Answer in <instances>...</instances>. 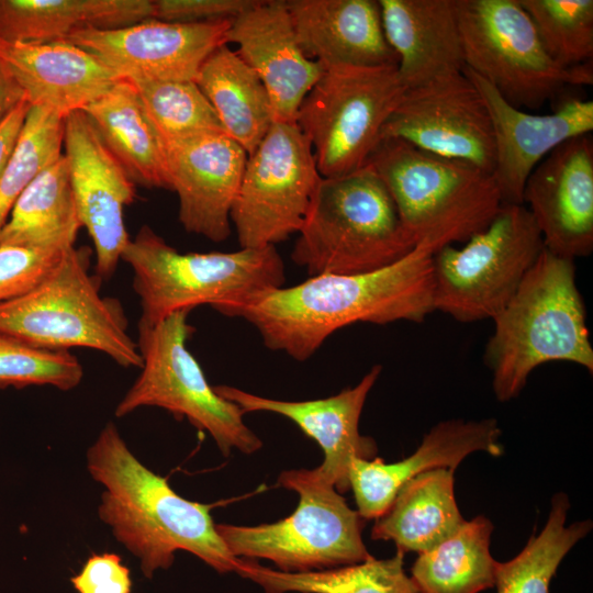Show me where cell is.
Instances as JSON below:
<instances>
[{"mask_svg": "<svg viewBox=\"0 0 593 593\" xmlns=\"http://www.w3.org/2000/svg\"><path fill=\"white\" fill-rule=\"evenodd\" d=\"M256 0H153V19L176 23L232 20Z\"/></svg>", "mask_w": 593, "mask_h": 593, "instance_id": "39", "label": "cell"}, {"mask_svg": "<svg viewBox=\"0 0 593 593\" xmlns=\"http://www.w3.org/2000/svg\"><path fill=\"white\" fill-rule=\"evenodd\" d=\"M321 176L295 122H275L247 157L231 212L240 248L276 246L304 224Z\"/></svg>", "mask_w": 593, "mask_h": 593, "instance_id": "13", "label": "cell"}, {"mask_svg": "<svg viewBox=\"0 0 593 593\" xmlns=\"http://www.w3.org/2000/svg\"><path fill=\"white\" fill-rule=\"evenodd\" d=\"M90 256L88 247L67 248L38 284L1 303L0 333L48 350L94 349L122 367L141 368L124 311L116 299L100 294Z\"/></svg>", "mask_w": 593, "mask_h": 593, "instance_id": "7", "label": "cell"}, {"mask_svg": "<svg viewBox=\"0 0 593 593\" xmlns=\"http://www.w3.org/2000/svg\"><path fill=\"white\" fill-rule=\"evenodd\" d=\"M83 112L135 184L170 190L165 145L130 80L120 79Z\"/></svg>", "mask_w": 593, "mask_h": 593, "instance_id": "28", "label": "cell"}, {"mask_svg": "<svg viewBox=\"0 0 593 593\" xmlns=\"http://www.w3.org/2000/svg\"><path fill=\"white\" fill-rule=\"evenodd\" d=\"M545 249L524 204H502L489 225L461 248L433 256L434 306L458 322L493 320Z\"/></svg>", "mask_w": 593, "mask_h": 593, "instance_id": "11", "label": "cell"}, {"mask_svg": "<svg viewBox=\"0 0 593 593\" xmlns=\"http://www.w3.org/2000/svg\"><path fill=\"white\" fill-rule=\"evenodd\" d=\"M188 314L175 312L153 326L138 328L142 371L118 404L115 416L142 406L161 407L209 433L224 456L233 448L253 454L262 441L244 423L245 413L215 392L187 347L193 332Z\"/></svg>", "mask_w": 593, "mask_h": 593, "instance_id": "9", "label": "cell"}, {"mask_svg": "<svg viewBox=\"0 0 593 593\" xmlns=\"http://www.w3.org/2000/svg\"><path fill=\"white\" fill-rule=\"evenodd\" d=\"M22 99L21 89L0 64V122Z\"/></svg>", "mask_w": 593, "mask_h": 593, "instance_id": "42", "label": "cell"}, {"mask_svg": "<svg viewBox=\"0 0 593 593\" xmlns=\"http://www.w3.org/2000/svg\"><path fill=\"white\" fill-rule=\"evenodd\" d=\"M0 64L31 107L65 119L83 111L122 79L97 56L66 40L0 41Z\"/></svg>", "mask_w": 593, "mask_h": 593, "instance_id": "23", "label": "cell"}, {"mask_svg": "<svg viewBox=\"0 0 593 593\" xmlns=\"http://www.w3.org/2000/svg\"><path fill=\"white\" fill-rule=\"evenodd\" d=\"M502 430L495 418L480 421L448 419L436 424L424 436L416 451L407 458L385 463L355 458L348 471L357 512L366 519L379 518L391 505L399 490L416 475L436 468L456 470L470 454H503Z\"/></svg>", "mask_w": 593, "mask_h": 593, "instance_id": "22", "label": "cell"}, {"mask_svg": "<svg viewBox=\"0 0 593 593\" xmlns=\"http://www.w3.org/2000/svg\"><path fill=\"white\" fill-rule=\"evenodd\" d=\"M127 80L134 85L164 145L204 133L224 132L195 81Z\"/></svg>", "mask_w": 593, "mask_h": 593, "instance_id": "34", "label": "cell"}, {"mask_svg": "<svg viewBox=\"0 0 593 593\" xmlns=\"http://www.w3.org/2000/svg\"><path fill=\"white\" fill-rule=\"evenodd\" d=\"M465 67L518 109L541 108L566 86L593 83L592 63L558 65L519 0H457Z\"/></svg>", "mask_w": 593, "mask_h": 593, "instance_id": "10", "label": "cell"}, {"mask_svg": "<svg viewBox=\"0 0 593 593\" xmlns=\"http://www.w3.org/2000/svg\"><path fill=\"white\" fill-rule=\"evenodd\" d=\"M82 377L83 368L70 351L43 349L0 333V389L51 385L68 391Z\"/></svg>", "mask_w": 593, "mask_h": 593, "instance_id": "37", "label": "cell"}, {"mask_svg": "<svg viewBox=\"0 0 593 593\" xmlns=\"http://www.w3.org/2000/svg\"><path fill=\"white\" fill-rule=\"evenodd\" d=\"M70 582L78 593H132L131 571L113 552L92 553Z\"/></svg>", "mask_w": 593, "mask_h": 593, "instance_id": "40", "label": "cell"}, {"mask_svg": "<svg viewBox=\"0 0 593 593\" xmlns=\"http://www.w3.org/2000/svg\"><path fill=\"white\" fill-rule=\"evenodd\" d=\"M366 165L383 182L415 244L426 242L436 251L484 230L502 205L491 175L401 138L380 139Z\"/></svg>", "mask_w": 593, "mask_h": 593, "instance_id": "5", "label": "cell"}, {"mask_svg": "<svg viewBox=\"0 0 593 593\" xmlns=\"http://www.w3.org/2000/svg\"><path fill=\"white\" fill-rule=\"evenodd\" d=\"M548 55L561 67L592 63V0H519Z\"/></svg>", "mask_w": 593, "mask_h": 593, "instance_id": "36", "label": "cell"}, {"mask_svg": "<svg viewBox=\"0 0 593 593\" xmlns=\"http://www.w3.org/2000/svg\"><path fill=\"white\" fill-rule=\"evenodd\" d=\"M405 89L396 65L324 69L294 121L310 141L323 178L366 165Z\"/></svg>", "mask_w": 593, "mask_h": 593, "instance_id": "12", "label": "cell"}, {"mask_svg": "<svg viewBox=\"0 0 593 593\" xmlns=\"http://www.w3.org/2000/svg\"><path fill=\"white\" fill-rule=\"evenodd\" d=\"M67 249V248H66ZM66 249L0 246V304L38 284Z\"/></svg>", "mask_w": 593, "mask_h": 593, "instance_id": "38", "label": "cell"}, {"mask_svg": "<svg viewBox=\"0 0 593 593\" xmlns=\"http://www.w3.org/2000/svg\"><path fill=\"white\" fill-rule=\"evenodd\" d=\"M374 365L353 388L336 395L309 401H282L259 396L230 385H215V392L237 404L244 413L271 412L291 419L324 452L315 470L339 493L349 488L348 471L353 459L376 458L377 444L359 433V419L367 396L381 373Z\"/></svg>", "mask_w": 593, "mask_h": 593, "instance_id": "20", "label": "cell"}, {"mask_svg": "<svg viewBox=\"0 0 593 593\" xmlns=\"http://www.w3.org/2000/svg\"><path fill=\"white\" fill-rule=\"evenodd\" d=\"M382 138H401L428 153L469 163L491 176L494 170V135L488 108L463 71L406 88L381 130Z\"/></svg>", "mask_w": 593, "mask_h": 593, "instance_id": "14", "label": "cell"}, {"mask_svg": "<svg viewBox=\"0 0 593 593\" xmlns=\"http://www.w3.org/2000/svg\"><path fill=\"white\" fill-rule=\"evenodd\" d=\"M569 507L564 493L552 497L542 530L530 536L516 557L497 563L494 586L497 593H549L550 582L563 558L592 529L589 519L566 526Z\"/></svg>", "mask_w": 593, "mask_h": 593, "instance_id": "33", "label": "cell"}, {"mask_svg": "<svg viewBox=\"0 0 593 593\" xmlns=\"http://www.w3.org/2000/svg\"><path fill=\"white\" fill-rule=\"evenodd\" d=\"M165 149L181 225L212 242L225 240L232 232L231 212L248 154L224 132L176 141Z\"/></svg>", "mask_w": 593, "mask_h": 593, "instance_id": "19", "label": "cell"}, {"mask_svg": "<svg viewBox=\"0 0 593 593\" xmlns=\"http://www.w3.org/2000/svg\"><path fill=\"white\" fill-rule=\"evenodd\" d=\"M550 253L575 259L593 250V141L575 136L556 147L532 171L523 192Z\"/></svg>", "mask_w": 593, "mask_h": 593, "instance_id": "17", "label": "cell"}, {"mask_svg": "<svg viewBox=\"0 0 593 593\" xmlns=\"http://www.w3.org/2000/svg\"><path fill=\"white\" fill-rule=\"evenodd\" d=\"M65 118L31 107L0 175V231L26 187L63 154Z\"/></svg>", "mask_w": 593, "mask_h": 593, "instance_id": "35", "label": "cell"}, {"mask_svg": "<svg viewBox=\"0 0 593 593\" xmlns=\"http://www.w3.org/2000/svg\"><path fill=\"white\" fill-rule=\"evenodd\" d=\"M405 88L465 68L457 0H378Z\"/></svg>", "mask_w": 593, "mask_h": 593, "instance_id": "25", "label": "cell"}, {"mask_svg": "<svg viewBox=\"0 0 593 593\" xmlns=\"http://www.w3.org/2000/svg\"><path fill=\"white\" fill-rule=\"evenodd\" d=\"M493 322L483 359L497 401L518 396L532 371L546 362H573L593 372V347L573 259L545 248Z\"/></svg>", "mask_w": 593, "mask_h": 593, "instance_id": "3", "label": "cell"}, {"mask_svg": "<svg viewBox=\"0 0 593 593\" xmlns=\"http://www.w3.org/2000/svg\"><path fill=\"white\" fill-rule=\"evenodd\" d=\"M139 298L138 328L179 311L210 305L219 313L256 294L283 287L284 265L276 246L231 253H180L143 225L122 257Z\"/></svg>", "mask_w": 593, "mask_h": 593, "instance_id": "4", "label": "cell"}, {"mask_svg": "<svg viewBox=\"0 0 593 593\" xmlns=\"http://www.w3.org/2000/svg\"><path fill=\"white\" fill-rule=\"evenodd\" d=\"M454 473L436 468L407 481L376 519L371 538L393 541L403 555H419L454 535L466 522L455 499Z\"/></svg>", "mask_w": 593, "mask_h": 593, "instance_id": "27", "label": "cell"}, {"mask_svg": "<svg viewBox=\"0 0 593 593\" xmlns=\"http://www.w3.org/2000/svg\"><path fill=\"white\" fill-rule=\"evenodd\" d=\"M278 482L300 496L291 515L258 526L216 525L234 557L268 559L283 572L337 568L371 557L361 536L365 519L315 468L283 471Z\"/></svg>", "mask_w": 593, "mask_h": 593, "instance_id": "8", "label": "cell"}, {"mask_svg": "<svg viewBox=\"0 0 593 593\" xmlns=\"http://www.w3.org/2000/svg\"><path fill=\"white\" fill-rule=\"evenodd\" d=\"M287 4L299 45L324 69L398 65L377 0H289Z\"/></svg>", "mask_w": 593, "mask_h": 593, "instance_id": "24", "label": "cell"}, {"mask_svg": "<svg viewBox=\"0 0 593 593\" xmlns=\"http://www.w3.org/2000/svg\"><path fill=\"white\" fill-rule=\"evenodd\" d=\"M64 146L78 216L94 245L97 277L109 279L130 242L123 210L135 200V183L83 111L66 116Z\"/></svg>", "mask_w": 593, "mask_h": 593, "instance_id": "16", "label": "cell"}, {"mask_svg": "<svg viewBox=\"0 0 593 593\" xmlns=\"http://www.w3.org/2000/svg\"><path fill=\"white\" fill-rule=\"evenodd\" d=\"M298 234L291 258L311 277L378 270L416 246L369 165L345 176L323 178Z\"/></svg>", "mask_w": 593, "mask_h": 593, "instance_id": "6", "label": "cell"}, {"mask_svg": "<svg viewBox=\"0 0 593 593\" xmlns=\"http://www.w3.org/2000/svg\"><path fill=\"white\" fill-rule=\"evenodd\" d=\"M232 20L176 23L149 19L114 29H82L66 41L90 52L124 79L195 81Z\"/></svg>", "mask_w": 593, "mask_h": 593, "instance_id": "15", "label": "cell"}, {"mask_svg": "<svg viewBox=\"0 0 593 593\" xmlns=\"http://www.w3.org/2000/svg\"><path fill=\"white\" fill-rule=\"evenodd\" d=\"M462 71L479 90L492 122L495 146L492 177L502 204H523L524 187L535 167L568 139L591 134L593 102L569 98L552 113L535 114L510 104L469 68Z\"/></svg>", "mask_w": 593, "mask_h": 593, "instance_id": "18", "label": "cell"}, {"mask_svg": "<svg viewBox=\"0 0 593 593\" xmlns=\"http://www.w3.org/2000/svg\"><path fill=\"white\" fill-rule=\"evenodd\" d=\"M403 558L396 551L389 559L371 556L359 563L306 572L272 570L239 558L235 572L259 584L266 593H418L404 571Z\"/></svg>", "mask_w": 593, "mask_h": 593, "instance_id": "32", "label": "cell"}, {"mask_svg": "<svg viewBox=\"0 0 593 593\" xmlns=\"http://www.w3.org/2000/svg\"><path fill=\"white\" fill-rule=\"evenodd\" d=\"M223 131L249 155L276 122L268 92L257 74L228 44L203 63L195 80Z\"/></svg>", "mask_w": 593, "mask_h": 593, "instance_id": "29", "label": "cell"}, {"mask_svg": "<svg viewBox=\"0 0 593 593\" xmlns=\"http://www.w3.org/2000/svg\"><path fill=\"white\" fill-rule=\"evenodd\" d=\"M230 43L264 83L275 121L293 123L324 68L299 45L287 1L256 0L232 19L226 33Z\"/></svg>", "mask_w": 593, "mask_h": 593, "instance_id": "21", "label": "cell"}, {"mask_svg": "<svg viewBox=\"0 0 593 593\" xmlns=\"http://www.w3.org/2000/svg\"><path fill=\"white\" fill-rule=\"evenodd\" d=\"M30 108V103L22 99L0 122V175L15 146Z\"/></svg>", "mask_w": 593, "mask_h": 593, "instance_id": "41", "label": "cell"}, {"mask_svg": "<svg viewBox=\"0 0 593 593\" xmlns=\"http://www.w3.org/2000/svg\"><path fill=\"white\" fill-rule=\"evenodd\" d=\"M80 227L63 154L21 193L0 231V246L66 249L75 246Z\"/></svg>", "mask_w": 593, "mask_h": 593, "instance_id": "30", "label": "cell"}, {"mask_svg": "<svg viewBox=\"0 0 593 593\" xmlns=\"http://www.w3.org/2000/svg\"><path fill=\"white\" fill-rule=\"evenodd\" d=\"M492 532V522L479 515L419 553L411 569L418 593H481L494 588L499 561L490 552Z\"/></svg>", "mask_w": 593, "mask_h": 593, "instance_id": "31", "label": "cell"}, {"mask_svg": "<svg viewBox=\"0 0 593 593\" xmlns=\"http://www.w3.org/2000/svg\"><path fill=\"white\" fill-rule=\"evenodd\" d=\"M153 15V0H0V41H61L82 29H121Z\"/></svg>", "mask_w": 593, "mask_h": 593, "instance_id": "26", "label": "cell"}, {"mask_svg": "<svg viewBox=\"0 0 593 593\" xmlns=\"http://www.w3.org/2000/svg\"><path fill=\"white\" fill-rule=\"evenodd\" d=\"M435 248L417 244L400 260L354 275L312 276L230 305L220 313L251 324L270 350L304 361L336 331L355 324L422 323L434 306Z\"/></svg>", "mask_w": 593, "mask_h": 593, "instance_id": "1", "label": "cell"}, {"mask_svg": "<svg viewBox=\"0 0 593 593\" xmlns=\"http://www.w3.org/2000/svg\"><path fill=\"white\" fill-rule=\"evenodd\" d=\"M87 469L103 488L100 521L139 559L145 577L168 569L178 550L194 555L217 572L236 571L239 558L217 534L210 506L183 499L166 478L143 465L113 422L89 447Z\"/></svg>", "mask_w": 593, "mask_h": 593, "instance_id": "2", "label": "cell"}]
</instances>
